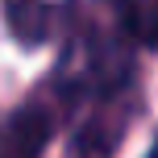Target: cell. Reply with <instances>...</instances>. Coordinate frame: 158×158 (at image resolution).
Wrapping results in <instances>:
<instances>
[{
    "label": "cell",
    "mask_w": 158,
    "mask_h": 158,
    "mask_svg": "<svg viewBox=\"0 0 158 158\" xmlns=\"http://www.w3.org/2000/svg\"><path fill=\"white\" fill-rule=\"evenodd\" d=\"M54 137V112L42 100H25L4 125V158H42Z\"/></svg>",
    "instance_id": "2"
},
{
    "label": "cell",
    "mask_w": 158,
    "mask_h": 158,
    "mask_svg": "<svg viewBox=\"0 0 158 158\" xmlns=\"http://www.w3.org/2000/svg\"><path fill=\"white\" fill-rule=\"evenodd\" d=\"M125 83H129V50L108 33H79L75 46L58 63V87L67 96L108 100Z\"/></svg>",
    "instance_id": "1"
},
{
    "label": "cell",
    "mask_w": 158,
    "mask_h": 158,
    "mask_svg": "<svg viewBox=\"0 0 158 158\" xmlns=\"http://www.w3.org/2000/svg\"><path fill=\"white\" fill-rule=\"evenodd\" d=\"M146 158H158V137H154V146H150V154H146Z\"/></svg>",
    "instance_id": "6"
},
{
    "label": "cell",
    "mask_w": 158,
    "mask_h": 158,
    "mask_svg": "<svg viewBox=\"0 0 158 158\" xmlns=\"http://www.w3.org/2000/svg\"><path fill=\"white\" fill-rule=\"evenodd\" d=\"M125 125H129V112H125V108L100 104V112L75 133L71 158H108V154L121 146V137H125Z\"/></svg>",
    "instance_id": "4"
},
{
    "label": "cell",
    "mask_w": 158,
    "mask_h": 158,
    "mask_svg": "<svg viewBox=\"0 0 158 158\" xmlns=\"http://www.w3.org/2000/svg\"><path fill=\"white\" fill-rule=\"evenodd\" d=\"M79 0H4V21L21 46H38L63 25L67 8Z\"/></svg>",
    "instance_id": "3"
},
{
    "label": "cell",
    "mask_w": 158,
    "mask_h": 158,
    "mask_svg": "<svg viewBox=\"0 0 158 158\" xmlns=\"http://www.w3.org/2000/svg\"><path fill=\"white\" fill-rule=\"evenodd\" d=\"M117 17L125 38L158 50V0H117Z\"/></svg>",
    "instance_id": "5"
}]
</instances>
